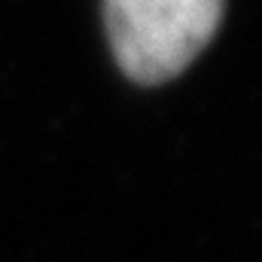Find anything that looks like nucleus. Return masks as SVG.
Instances as JSON below:
<instances>
[{
    "label": "nucleus",
    "mask_w": 262,
    "mask_h": 262,
    "mask_svg": "<svg viewBox=\"0 0 262 262\" xmlns=\"http://www.w3.org/2000/svg\"><path fill=\"white\" fill-rule=\"evenodd\" d=\"M223 6L226 0H104L113 55L134 82H165L213 40Z\"/></svg>",
    "instance_id": "obj_1"
}]
</instances>
